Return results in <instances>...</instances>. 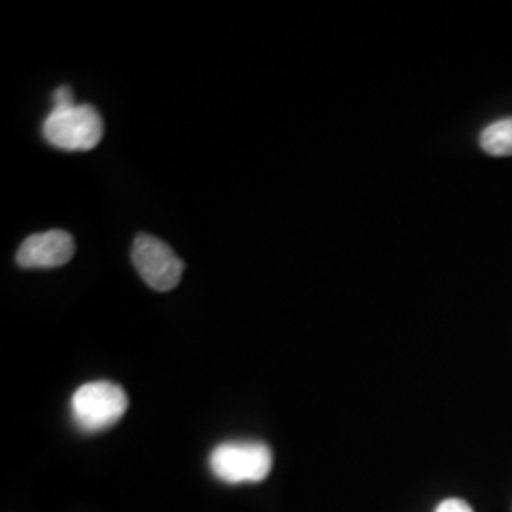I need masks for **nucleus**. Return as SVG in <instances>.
I'll return each mask as SVG.
<instances>
[{
  "mask_svg": "<svg viewBox=\"0 0 512 512\" xmlns=\"http://www.w3.org/2000/svg\"><path fill=\"white\" fill-rule=\"evenodd\" d=\"M126 391L112 382L80 385L71 399V416L84 433H99L122 420L128 410Z\"/></svg>",
  "mask_w": 512,
  "mask_h": 512,
  "instance_id": "nucleus-1",
  "label": "nucleus"
},
{
  "mask_svg": "<svg viewBox=\"0 0 512 512\" xmlns=\"http://www.w3.org/2000/svg\"><path fill=\"white\" fill-rule=\"evenodd\" d=\"M272 465L270 446L258 440L222 442L209 456L211 473L226 484L260 482L270 475Z\"/></svg>",
  "mask_w": 512,
  "mask_h": 512,
  "instance_id": "nucleus-2",
  "label": "nucleus"
},
{
  "mask_svg": "<svg viewBox=\"0 0 512 512\" xmlns=\"http://www.w3.org/2000/svg\"><path fill=\"white\" fill-rule=\"evenodd\" d=\"M42 133L54 147L71 152L92 150L103 139V118L92 105L54 107L44 120Z\"/></svg>",
  "mask_w": 512,
  "mask_h": 512,
  "instance_id": "nucleus-3",
  "label": "nucleus"
},
{
  "mask_svg": "<svg viewBox=\"0 0 512 512\" xmlns=\"http://www.w3.org/2000/svg\"><path fill=\"white\" fill-rule=\"evenodd\" d=\"M131 258L139 275L154 291L175 289L184 272V262L162 239L141 234L133 241Z\"/></svg>",
  "mask_w": 512,
  "mask_h": 512,
  "instance_id": "nucleus-4",
  "label": "nucleus"
},
{
  "mask_svg": "<svg viewBox=\"0 0 512 512\" xmlns=\"http://www.w3.org/2000/svg\"><path fill=\"white\" fill-rule=\"evenodd\" d=\"M73 255V236L63 230H50L25 239L16 258L21 268H57L67 264Z\"/></svg>",
  "mask_w": 512,
  "mask_h": 512,
  "instance_id": "nucleus-5",
  "label": "nucleus"
},
{
  "mask_svg": "<svg viewBox=\"0 0 512 512\" xmlns=\"http://www.w3.org/2000/svg\"><path fill=\"white\" fill-rule=\"evenodd\" d=\"M480 147L497 158L512 156V118H503L486 126L480 135Z\"/></svg>",
  "mask_w": 512,
  "mask_h": 512,
  "instance_id": "nucleus-6",
  "label": "nucleus"
},
{
  "mask_svg": "<svg viewBox=\"0 0 512 512\" xmlns=\"http://www.w3.org/2000/svg\"><path fill=\"white\" fill-rule=\"evenodd\" d=\"M435 512H473V507L463 499L450 497V499H444Z\"/></svg>",
  "mask_w": 512,
  "mask_h": 512,
  "instance_id": "nucleus-7",
  "label": "nucleus"
},
{
  "mask_svg": "<svg viewBox=\"0 0 512 512\" xmlns=\"http://www.w3.org/2000/svg\"><path fill=\"white\" fill-rule=\"evenodd\" d=\"M73 92L71 88L63 86L54 93V107H67V105H73Z\"/></svg>",
  "mask_w": 512,
  "mask_h": 512,
  "instance_id": "nucleus-8",
  "label": "nucleus"
}]
</instances>
